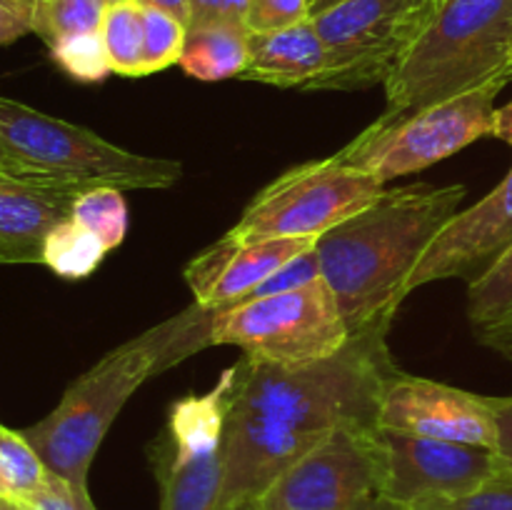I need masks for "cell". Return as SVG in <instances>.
Segmentation results:
<instances>
[{"instance_id": "1", "label": "cell", "mask_w": 512, "mask_h": 510, "mask_svg": "<svg viewBox=\"0 0 512 510\" xmlns=\"http://www.w3.org/2000/svg\"><path fill=\"white\" fill-rule=\"evenodd\" d=\"M465 185H405L335 225L315 243L320 275L353 335L388 333L410 275L440 230L460 213Z\"/></svg>"}, {"instance_id": "2", "label": "cell", "mask_w": 512, "mask_h": 510, "mask_svg": "<svg viewBox=\"0 0 512 510\" xmlns=\"http://www.w3.org/2000/svg\"><path fill=\"white\" fill-rule=\"evenodd\" d=\"M215 310L195 303L105 353L68 385L43 420L20 430L53 475L88 495V473L130 395L155 375L213 345Z\"/></svg>"}, {"instance_id": "3", "label": "cell", "mask_w": 512, "mask_h": 510, "mask_svg": "<svg viewBox=\"0 0 512 510\" xmlns=\"http://www.w3.org/2000/svg\"><path fill=\"white\" fill-rule=\"evenodd\" d=\"M395 370L385 330L353 335L340 353L295 368L243 355L230 410L303 435H328L345 423L378 428L380 393Z\"/></svg>"}, {"instance_id": "4", "label": "cell", "mask_w": 512, "mask_h": 510, "mask_svg": "<svg viewBox=\"0 0 512 510\" xmlns=\"http://www.w3.org/2000/svg\"><path fill=\"white\" fill-rule=\"evenodd\" d=\"M512 0H440L385 88V115H400L483 85L510 83Z\"/></svg>"}, {"instance_id": "5", "label": "cell", "mask_w": 512, "mask_h": 510, "mask_svg": "<svg viewBox=\"0 0 512 510\" xmlns=\"http://www.w3.org/2000/svg\"><path fill=\"white\" fill-rule=\"evenodd\" d=\"M0 153L38 183L85 193L110 185L120 190H163L183 178L178 160L125 150L98 133L0 95Z\"/></svg>"}, {"instance_id": "6", "label": "cell", "mask_w": 512, "mask_h": 510, "mask_svg": "<svg viewBox=\"0 0 512 510\" xmlns=\"http://www.w3.org/2000/svg\"><path fill=\"white\" fill-rule=\"evenodd\" d=\"M503 88L505 85L490 83L408 113H383L358 138L340 148L338 155L380 185L400 175L420 173L475 140L493 135L498 110L495 98Z\"/></svg>"}, {"instance_id": "7", "label": "cell", "mask_w": 512, "mask_h": 510, "mask_svg": "<svg viewBox=\"0 0 512 510\" xmlns=\"http://www.w3.org/2000/svg\"><path fill=\"white\" fill-rule=\"evenodd\" d=\"M350 343L340 305L323 278L213 315V345H235L258 363L308 365Z\"/></svg>"}, {"instance_id": "8", "label": "cell", "mask_w": 512, "mask_h": 510, "mask_svg": "<svg viewBox=\"0 0 512 510\" xmlns=\"http://www.w3.org/2000/svg\"><path fill=\"white\" fill-rule=\"evenodd\" d=\"M385 185L338 153L290 168L258 190L228 230L240 243L265 238H320L383 195Z\"/></svg>"}, {"instance_id": "9", "label": "cell", "mask_w": 512, "mask_h": 510, "mask_svg": "<svg viewBox=\"0 0 512 510\" xmlns=\"http://www.w3.org/2000/svg\"><path fill=\"white\" fill-rule=\"evenodd\" d=\"M440 0H340L313 15L328 48V70L315 90L385 85L433 20Z\"/></svg>"}, {"instance_id": "10", "label": "cell", "mask_w": 512, "mask_h": 510, "mask_svg": "<svg viewBox=\"0 0 512 510\" xmlns=\"http://www.w3.org/2000/svg\"><path fill=\"white\" fill-rule=\"evenodd\" d=\"M383 483L380 428L345 423L285 470L255 510H353L383 495Z\"/></svg>"}, {"instance_id": "11", "label": "cell", "mask_w": 512, "mask_h": 510, "mask_svg": "<svg viewBox=\"0 0 512 510\" xmlns=\"http://www.w3.org/2000/svg\"><path fill=\"white\" fill-rule=\"evenodd\" d=\"M378 428L490 450H495L498 443V428L488 395L470 393L418 375H405L400 370H395L383 385Z\"/></svg>"}, {"instance_id": "12", "label": "cell", "mask_w": 512, "mask_h": 510, "mask_svg": "<svg viewBox=\"0 0 512 510\" xmlns=\"http://www.w3.org/2000/svg\"><path fill=\"white\" fill-rule=\"evenodd\" d=\"M380 435L385 448L383 495L405 508L428 498L468 493L503 468L498 453L480 445L388 430Z\"/></svg>"}, {"instance_id": "13", "label": "cell", "mask_w": 512, "mask_h": 510, "mask_svg": "<svg viewBox=\"0 0 512 510\" xmlns=\"http://www.w3.org/2000/svg\"><path fill=\"white\" fill-rule=\"evenodd\" d=\"M512 245V168L498 188L460 210L430 243L410 275L408 293L440 280H478Z\"/></svg>"}, {"instance_id": "14", "label": "cell", "mask_w": 512, "mask_h": 510, "mask_svg": "<svg viewBox=\"0 0 512 510\" xmlns=\"http://www.w3.org/2000/svg\"><path fill=\"white\" fill-rule=\"evenodd\" d=\"M318 238H265L240 243L225 233L185 265L195 303L225 310L268 280L275 270L315 248Z\"/></svg>"}, {"instance_id": "15", "label": "cell", "mask_w": 512, "mask_h": 510, "mask_svg": "<svg viewBox=\"0 0 512 510\" xmlns=\"http://www.w3.org/2000/svg\"><path fill=\"white\" fill-rule=\"evenodd\" d=\"M80 190L0 175V263H43L50 230L73 215Z\"/></svg>"}, {"instance_id": "16", "label": "cell", "mask_w": 512, "mask_h": 510, "mask_svg": "<svg viewBox=\"0 0 512 510\" xmlns=\"http://www.w3.org/2000/svg\"><path fill=\"white\" fill-rule=\"evenodd\" d=\"M223 440H175L160 433L153 443L160 510H215L223 490Z\"/></svg>"}, {"instance_id": "17", "label": "cell", "mask_w": 512, "mask_h": 510, "mask_svg": "<svg viewBox=\"0 0 512 510\" xmlns=\"http://www.w3.org/2000/svg\"><path fill=\"white\" fill-rule=\"evenodd\" d=\"M328 70V48L313 18L270 33H250L248 68L240 80L315 90Z\"/></svg>"}, {"instance_id": "18", "label": "cell", "mask_w": 512, "mask_h": 510, "mask_svg": "<svg viewBox=\"0 0 512 510\" xmlns=\"http://www.w3.org/2000/svg\"><path fill=\"white\" fill-rule=\"evenodd\" d=\"M250 30L245 25L218 23L193 25L185 35L180 68L185 75L205 83L240 78L248 68Z\"/></svg>"}, {"instance_id": "19", "label": "cell", "mask_w": 512, "mask_h": 510, "mask_svg": "<svg viewBox=\"0 0 512 510\" xmlns=\"http://www.w3.org/2000/svg\"><path fill=\"white\" fill-rule=\"evenodd\" d=\"M468 318L475 338L488 348L512 340V245L468 285Z\"/></svg>"}, {"instance_id": "20", "label": "cell", "mask_w": 512, "mask_h": 510, "mask_svg": "<svg viewBox=\"0 0 512 510\" xmlns=\"http://www.w3.org/2000/svg\"><path fill=\"white\" fill-rule=\"evenodd\" d=\"M105 255L108 248L73 218L55 225L43 245V265L65 280H83L93 275Z\"/></svg>"}, {"instance_id": "21", "label": "cell", "mask_w": 512, "mask_h": 510, "mask_svg": "<svg viewBox=\"0 0 512 510\" xmlns=\"http://www.w3.org/2000/svg\"><path fill=\"white\" fill-rule=\"evenodd\" d=\"M100 35L113 73L123 78H143V5L138 0L108 5Z\"/></svg>"}, {"instance_id": "22", "label": "cell", "mask_w": 512, "mask_h": 510, "mask_svg": "<svg viewBox=\"0 0 512 510\" xmlns=\"http://www.w3.org/2000/svg\"><path fill=\"white\" fill-rule=\"evenodd\" d=\"M125 190L100 185L80 193L73 203L70 218L85 230L95 235L108 250L123 245L128 233V203H125Z\"/></svg>"}, {"instance_id": "23", "label": "cell", "mask_w": 512, "mask_h": 510, "mask_svg": "<svg viewBox=\"0 0 512 510\" xmlns=\"http://www.w3.org/2000/svg\"><path fill=\"white\" fill-rule=\"evenodd\" d=\"M105 8V0H35L33 33L50 48L70 35L100 30Z\"/></svg>"}, {"instance_id": "24", "label": "cell", "mask_w": 512, "mask_h": 510, "mask_svg": "<svg viewBox=\"0 0 512 510\" xmlns=\"http://www.w3.org/2000/svg\"><path fill=\"white\" fill-rule=\"evenodd\" d=\"M48 475L50 470L45 468L33 445L23 438V433L0 425V480H3L5 498H28L48 480Z\"/></svg>"}, {"instance_id": "25", "label": "cell", "mask_w": 512, "mask_h": 510, "mask_svg": "<svg viewBox=\"0 0 512 510\" xmlns=\"http://www.w3.org/2000/svg\"><path fill=\"white\" fill-rule=\"evenodd\" d=\"M48 50L53 63L78 83H100L113 73L100 30L70 35L50 45Z\"/></svg>"}, {"instance_id": "26", "label": "cell", "mask_w": 512, "mask_h": 510, "mask_svg": "<svg viewBox=\"0 0 512 510\" xmlns=\"http://www.w3.org/2000/svg\"><path fill=\"white\" fill-rule=\"evenodd\" d=\"M188 25L170 13L143 8V75L160 73L180 63Z\"/></svg>"}, {"instance_id": "27", "label": "cell", "mask_w": 512, "mask_h": 510, "mask_svg": "<svg viewBox=\"0 0 512 510\" xmlns=\"http://www.w3.org/2000/svg\"><path fill=\"white\" fill-rule=\"evenodd\" d=\"M410 510H512V470L503 465L493 478L468 493L420 500Z\"/></svg>"}, {"instance_id": "28", "label": "cell", "mask_w": 512, "mask_h": 510, "mask_svg": "<svg viewBox=\"0 0 512 510\" xmlns=\"http://www.w3.org/2000/svg\"><path fill=\"white\" fill-rule=\"evenodd\" d=\"M310 18V0H250L248 25L250 33H270L298 25Z\"/></svg>"}, {"instance_id": "29", "label": "cell", "mask_w": 512, "mask_h": 510, "mask_svg": "<svg viewBox=\"0 0 512 510\" xmlns=\"http://www.w3.org/2000/svg\"><path fill=\"white\" fill-rule=\"evenodd\" d=\"M250 0H190V23L193 25H218L233 23L245 25ZM248 28V25H245Z\"/></svg>"}, {"instance_id": "30", "label": "cell", "mask_w": 512, "mask_h": 510, "mask_svg": "<svg viewBox=\"0 0 512 510\" xmlns=\"http://www.w3.org/2000/svg\"><path fill=\"white\" fill-rule=\"evenodd\" d=\"M20 510H83L75 490L63 478L50 473L48 480L23 500H15Z\"/></svg>"}, {"instance_id": "31", "label": "cell", "mask_w": 512, "mask_h": 510, "mask_svg": "<svg viewBox=\"0 0 512 510\" xmlns=\"http://www.w3.org/2000/svg\"><path fill=\"white\" fill-rule=\"evenodd\" d=\"M35 0H0V45L33 33Z\"/></svg>"}, {"instance_id": "32", "label": "cell", "mask_w": 512, "mask_h": 510, "mask_svg": "<svg viewBox=\"0 0 512 510\" xmlns=\"http://www.w3.org/2000/svg\"><path fill=\"white\" fill-rule=\"evenodd\" d=\"M488 403L493 408L495 428H498V453L500 463L512 470V395H488Z\"/></svg>"}, {"instance_id": "33", "label": "cell", "mask_w": 512, "mask_h": 510, "mask_svg": "<svg viewBox=\"0 0 512 510\" xmlns=\"http://www.w3.org/2000/svg\"><path fill=\"white\" fill-rule=\"evenodd\" d=\"M143 8H155L170 13L173 18H178L180 23H190V0H138Z\"/></svg>"}, {"instance_id": "34", "label": "cell", "mask_w": 512, "mask_h": 510, "mask_svg": "<svg viewBox=\"0 0 512 510\" xmlns=\"http://www.w3.org/2000/svg\"><path fill=\"white\" fill-rule=\"evenodd\" d=\"M493 135L498 140H503V143H508L512 148V100L508 105H503V108L495 110Z\"/></svg>"}, {"instance_id": "35", "label": "cell", "mask_w": 512, "mask_h": 510, "mask_svg": "<svg viewBox=\"0 0 512 510\" xmlns=\"http://www.w3.org/2000/svg\"><path fill=\"white\" fill-rule=\"evenodd\" d=\"M353 510H410V508H405V505H400V503H395V500L385 498V495H378V498L365 500L363 505H358V508H353Z\"/></svg>"}, {"instance_id": "36", "label": "cell", "mask_w": 512, "mask_h": 510, "mask_svg": "<svg viewBox=\"0 0 512 510\" xmlns=\"http://www.w3.org/2000/svg\"><path fill=\"white\" fill-rule=\"evenodd\" d=\"M0 175H10V178H23V180H28L23 173H20L18 165H15L13 160L5 158L3 153H0Z\"/></svg>"}, {"instance_id": "37", "label": "cell", "mask_w": 512, "mask_h": 510, "mask_svg": "<svg viewBox=\"0 0 512 510\" xmlns=\"http://www.w3.org/2000/svg\"><path fill=\"white\" fill-rule=\"evenodd\" d=\"M340 0H310V18L318 13H323V10L333 8V5H338Z\"/></svg>"}, {"instance_id": "38", "label": "cell", "mask_w": 512, "mask_h": 510, "mask_svg": "<svg viewBox=\"0 0 512 510\" xmlns=\"http://www.w3.org/2000/svg\"><path fill=\"white\" fill-rule=\"evenodd\" d=\"M78 500H80V508H83V510H98V508H95L93 498H90V493L88 495H78Z\"/></svg>"}, {"instance_id": "39", "label": "cell", "mask_w": 512, "mask_h": 510, "mask_svg": "<svg viewBox=\"0 0 512 510\" xmlns=\"http://www.w3.org/2000/svg\"><path fill=\"white\" fill-rule=\"evenodd\" d=\"M495 350H498L500 355H505V358L512 360V340H508V343H503V345H498Z\"/></svg>"}, {"instance_id": "40", "label": "cell", "mask_w": 512, "mask_h": 510, "mask_svg": "<svg viewBox=\"0 0 512 510\" xmlns=\"http://www.w3.org/2000/svg\"><path fill=\"white\" fill-rule=\"evenodd\" d=\"M0 510H20L18 503L10 498H0Z\"/></svg>"}, {"instance_id": "41", "label": "cell", "mask_w": 512, "mask_h": 510, "mask_svg": "<svg viewBox=\"0 0 512 510\" xmlns=\"http://www.w3.org/2000/svg\"><path fill=\"white\" fill-rule=\"evenodd\" d=\"M0 498H5V488H3V480H0Z\"/></svg>"}, {"instance_id": "42", "label": "cell", "mask_w": 512, "mask_h": 510, "mask_svg": "<svg viewBox=\"0 0 512 510\" xmlns=\"http://www.w3.org/2000/svg\"><path fill=\"white\" fill-rule=\"evenodd\" d=\"M105 3H108V5H113V3H123V0H105Z\"/></svg>"}, {"instance_id": "43", "label": "cell", "mask_w": 512, "mask_h": 510, "mask_svg": "<svg viewBox=\"0 0 512 510\" xmlns=\"http://www.w3.org/2000/svg\"><path fill=\"white\" fill-rule=\"evenodd\" d=\"M510 78H512V63H510Z\"/></svg>"}]
</instances>
